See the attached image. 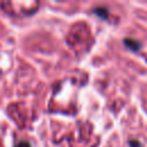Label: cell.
Wrapping results in <instances>:
<instances>
[{
	"instance_id": "6da1fadb",
	"label": "cell",
	"mask_w": 147,
	"mask_h": 147,
	"mask_svg": "<svg viewBox=\"0 0 147 147\" xmlns=\"http://www.w3.org/2000/svg\"><path fill=\"white\" fill-rule=\"evenodd\" d=\"M124 44H125V46H126L127 48H130L131 51H138V49L140 48V44H139L137 40H134V39L127 38V39L124 40Z\"/></svg>"
},
{
	"instance_id": "7a4b0ae2",
	"label": "cell",
	"mask_w": 147,
	"mask_h": 147,
	"mask_svg": "<svg viewBox=\"0 0 147 147\" xmlns=\"http://www.w3.org/2000/svg\"><path fill=\"white\" fill-rule=\"evenodd\" d=\"M93 13H94L95 15H98L99 17L103 18V20L108 17V11H107V9L103 8V7H96V8H94V9H93Z\"/></svg>"
},
{
	"instance_id": "3957f363",
	"label": "cell",
	"mask_w": 147,
	"mask_h": 147,
	"mask_svg": "<svg viewBox=\"0 0 147 147\" xmlns=\"http://www.w3.org/2000/svg\"><path fill=\"white\" fill-rule=\"evenodd\" d=\"M15 147H31V146H30V144H29L28 141H21V142H18Z\"/></svg>"
}]
</instances>
